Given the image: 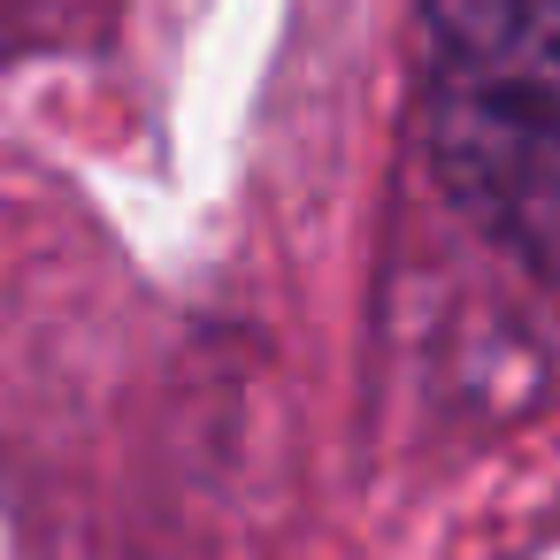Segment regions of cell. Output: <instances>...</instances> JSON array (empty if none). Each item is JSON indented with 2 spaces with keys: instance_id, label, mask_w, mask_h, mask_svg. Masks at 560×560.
<instances>
[{
  "instance_id": "obj_1",
  "label": "cell",
  "mask_w": 560,
  "mask_h": 560,
  "mask_svg": "<svg viewBox=\"0 0 560 560\" xmlns=\"http://www.w3.org/2000/svg\"><path fill=\"white\" fill-rule=\"evenodd\" d=\"M430 108L460 200L560 277V0H430Z\"/></svg>"
}]
</instances>
